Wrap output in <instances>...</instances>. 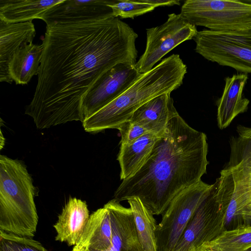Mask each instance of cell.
I'll use <instances>...</instances> for the list:
<instances>
[{
  "label": "cell",
  "mask_w": 251,
  "mask_h": 251,
  "mask_svg": "<svg viewBox=\"0 0 251 251\" xmlns=\"http://www.w3.org/2000/svg\"><path fill=\"white\" fill-rule=\"evenodd\" d=\"M251 251V249L250 251Z\"/></svg>",
  "instance_id": "29"
},
{
  "label": "cell",
  "mask_w": 251,
  "mask_h": 251,
  "mask_svg": "<svg viewBox=\"0 0 251 251\" xmlns=\"http://www.w3.org/2000/svg\"><path fill=\"white\" fill-rule=\"evenodd\" d=\"M72 251H84L83 250H81V249H73Z\"/></svg>",
  "instance_id": "27"
},
{
  "label": "cell",
  "mask_w": 251,
  "mask_h": 251,
  "mask_svg": "<svg viewBox=\"0 0 251 251\" xmlns=\"http://www.w3.org/2000/svg\"><path fill=\"white\" fill-rule=\"evenodd\" d=\"M114 0H63L50 8L41 20L47 25L105 20L113 16Z\"/></svg>",
  "instance_id": "11"
},
{
  "label": "cell",
  "mask_w": 251,
  "mask_h": 251,
  "mask_svg": "<svg viewBox=\"0 0 251 251\" xmlns=\"http://www.w3.org/2000/svg\"><path fill=\"white\" fill-rule=\"evenodd\" d=\"M179 14L189 23L212 31L251 29V3L241 0H187Z\"/></svg>",
  "instance_id": "5"
},
{
  "label": "cell",
  "mask_w": 251,
  "mask_h": 251,
  "mask_svg": "<svg viewBox=\"0 0 251 251\" xmlns=\"http://www.w3.org/2000/svg\"><path fill=\"white\" fill-rule=\"evenodd\" d=\"M179 4V0H114L109 6L115 18H134L158 6Z\"/></svg>",
  "instance_id": "22"
},
{
  "label": "cell",
  "mask_w": 251,
  "mask_h": 251,
  "mask_svg": "<svg viewBox=\"0 0 251 251\" xmlns=\"http://www.w3.org/2000/svg\"><path fill=\"white\" fill-rule=\"evenodd\" d=\"M200 251H215L212 249H208V248H203L201 249Z\"/></svg>",
  "instance_id": "26"
},
{
  "label": "cell",
  "mask_w": 251,
  "mask_h": 251,
  "mask_svg": "<svg viewBox=\"0 0 251 251\" xmlns=\"http://www.w3.org/2000/svg\"><path fill=\"white\" fill-rule=\"evenodd\" d=\"M211 187L201 180L181 191L172 200L156 226L157 251H174Z\"/></svg>",
  "instance_id": "7"
},
{
  "label": "cell",
  "mask_w": 251,
  "mask_h": 251,
  "mask_svg": "<svg viewBox=\"0 0 251 251\" xmlns=\"http://www.w3.org/2000/svg\"><path fill=\"white\" fill-rule=\"evenodd\" d=\"M111 216L112 238L106 251H144L137 234L130 208L113 199L105 204Z\"/></svg>",
  "instance_id": "14"
},
{
  "label": "cell",
  "mask_w": 251,
  "mask_h": 251,
  "mask_svg": "<svg viewBox=\"0 0 251 251\" xmlns=\"http://www.w3.org/2000/svg\"><path fill=\"white\" fill-rule=\"evenodd\" d=\"M118 129L121 135V146L130 145L143 135L150 133L142 126L130 120L122 124Z\"/></svg>",
  "instance_id": "24"
},
{
  "label": "cell",
  "mask_w": 251,
  "mask_h": 251,
  "mask_svg": "<svg viewBox=\"0 0 251 251\" xmlns=\"http://www.w3.org/2000/svg\"><path fill=\"white\" fill-rule=\"evenodd\" d=\"M161 134L148 133L130 145L121 146L117 157L121 180L133 176L142 168Z\"/></svg>",
  "instance_id": "17"
},
{
  "label": "cell",
  "mask_w": 251,
  "mask_h": 251,
  "mask_svg": "<svg viewBox=\"0 0 251 251\" xmlns=\"http://www.w3.org/2000/svg\"><path fill=\"white\" fill-rule=\"evenodd\" d=\"M146 31L145 50L135 65L140 74L151 70L169 51L182 42L193 39L198 31L195 25L186 21L180 14L175 13L169 14L164 24Z\"/></svg>",
  "instance_id": "9"
},
{
  "label": "cell",
  "mask_w": 251,
  "mask_h": 251,
  "mask_svg": "<svg viewBox=\"0 0 251 251\" xmlns=\"http://www.w3.org/2000/svg\"><path fill=\"white\" fill-rule=\"evenodd\" d=\"M217 186L216 180L173 251H200L225 230L226 209L218 200Z\"/></svg>",
  "instance_id": "8"
},
{
  "label": "cell",
  "mask_w": 251,
  "mask_h": 251,
  "mask_svg": "<svg viewBox=\"0 0 251 251\" xmlns=\"http://www.w3.org/2000/svg\"><path fill=\"white\" fill-rule=\"evenodd\" d=\"M32 178L23 161L0 155V230L34 236L38 222Z\"/></svg>",
  "instance_id": "4"
},
{
  "label": "cell",
  "mask_w": 251,
  "mask_h": 251,
  "mask_svg": "<svg viewBox=\"0 0 251 251\" xmlns=\"http://www.w3.org/2000/svg\"><path fill=\"white\" fill-rule=\"evenodd\" d=\"M207 152L206 134L177 114L169 121L142 168L123 180L114 199L120 202L138 197L153 215L163 214L178 193L206 173Z\"/></svg>",
  "instance_id": "2"
},
{
  "label": "cell",
  "mask_w": 251,
  "mask_h": 251,
  "mask_svg": "<svg viewBox=\"0 0 251 251\" xmlns=\"http://www.w3.org/2000/svg\"><path fill=\"white\" fill-rule=\"evenodd\" d=\"M187 67L178 54L163 59L141 75L121 95L106 106L85 119L82 126L86 132L96 133L116 128L129 121L133 113L150 100L171 93L183 83Z\"/></svg>",
  "instance_id": "3"
},
{
  "label": "cell",
  "mask_w": 251,
  "mask_h": 251,
  "mask_svg": "<svg viewBox=\"0 0 251 251\" xmlns=\"http://www.w3.org/2000/svg\"><path fill=\"white\" fill-rule=\"evenodd\" d=\"M0 251H47L38 241L0 230Z\"/></svg>",
  "instance_id": "23"
},
{
  "label": "cell",
  "mask_w": 251,
  "mask_h": 251,
  "mask_svg": "<svg viewBox=\"0 0 251 251\" xmlns=\"http://www.w3.org/2000/svg\"><path fill=\"white\" fill-rule=\"evenodd\" d=\"M177 114L171 93H165L143 104L129 120L141 125L150 133L160 135L170 119Z\"/></svg>",
  "instance_id": "16"
},
{
  "label": "cell",
  "mask_w": 251,
  "mask_h": 251,
  "mask_svg": "<svg viewBox=\"0 0 251 251\" xmlns=\"http://www.w3.org/2000/svg\"><path fill=\"white\" fill-rule=\"evenodd\" d=\"M195 51L207 60L231 67L240 73H251V29L215 31L203 29L193 38Z\"/></svg>",
  "instance_id": "6"
},
{
  "label": "cell",
  "mask_w": 251,
  "mask_h": 251,
  "mask_svg": "<svg viewBox=\"0 0 251 251\" xmlns=\"http://www.w3.org/2000/svg\"><path fill=\"white\" fill-rule=\"evenodd\" d=\"M43 50L42 44L30 43L15 51L9 63V71L16 84H26L34 75H38Z\"/></svg>",
  "instance_id": "19"
},
{
  "label": "cell",
  "mask_w": 251,
  "mask_h": 251,
  "mask_svg": "<svg viewBox=\"0 0 251 251\" xmlns=\"http://www.w3.org/2000/svg\"><path fill=\"white\" fill-rule=\"evenodd\" d=\"M86 201L70 198L53 225L56 232L55 240L75 246L80 239L90 218Z\"/></svg>",
  "instance_id": "15"
},
{
  "label": "cell",
  "mask_w": 251,
  "mask_h": 251,
  "mask_svg": "<svg viewBox=\"0 0 251 251\" xmlns=\"http://www.w3.org/2000/svg\"><path fill=\"white\" fill-rule=\"evenodd\" d=\"M215 251H249L251 249V224L226 230L201 249Z\"/></svg>",
  "instance_id": "21"
},
{
  "label": "cell",
  "mask_w": 251,
  "mask_h": 251,
  "mask_svg": "<svg viewBox=\"0 0 251 251\" xmlns=\"http://www.w3.org/2000/svg\"><path fill=\"white\" fill-rule=\"evenodd\" d=\"M138 34L119 18L46 26L38 81L25 114L43 129L84 121L83 98L115 65H135Z\"/></svg>",
  "instance_id": "1"
},
{
  "label": "cell",
  "mask_w": 251,
  "mask_h": 251,
  "mask_svg": "<svg viewBox=\"0 0 251 251\" xmlns=\"http://www.w3.org/2000/svg\"><path fill=\"white\" fill-rule=\"evenodd\" d=\"M242 217L245 224H251V202L243 210Z\"/></svg>",
  "instance_id": "25"
},
{
  "label": "cell",
  "mask_w": 251,
  "mask_h": 251,
  "mask_svg": "<svg viewBox=\"0 0 251 251\" xmlns=\"http://www.w3.org/2000/svg\"><path fill=\"white\" fill-rule=\"evenodd\" d=\"M248 79V74L240 73L225 78L222 95L216 102L217 124L220 129L228 126L237 115L248 110L250 100L243 97Z\"/></svg>",
  "instance_id": "13"
},
{
  "label": "cell",
  "mask_w": 251,
  "mask_h": 251,
  "mask_svg": "<svg viewBox=\"0 0 251 251\" xmlns=\"http://www.w3.org/2000/svg\"><path fill=\"white\" fill-rule=\"evenodd\" d=\"M63 0H0V20L19 23L41 19L50 8Z\"/></svg>",
  "instance_id": "18"
},
{
  "label": "cell",
  "mask_w": 251,
  "mask_h": 251,
  "mask_svg": "<svg viewBox=\"0 0 251 251\" xmlns=\"http://www.w3.org/2000/svg\"><path fill=\"white\" fill-rule=\"evenodd\" d=\"M135 66L119 63L101 75L84 95L82 111L84 120L125 92L141 75Z\"/></svg>",
  "instance_id": "10"
},
{
  "label": "cell",
  "mask_w": 251,
  "mask_h": 251,
  "mask_svg": "<svg viewBox=\"0 0 251 251\" xmlns=\"http://www.w3.org/2000/svg\"><path fill=\"white\" fill-rule=\"evenodd\" d=\"M127 201L132 213L139 241L144 251H157L155 238L157 224L153 215L138 197Z\"/></svg>",
  "instance_id": "20"
},
{
  "label": "cell",
  "mask_w": 251,
  "mask_h": 251,
  "mask_svg": "<svg viewBox=\"0 0 251 251\" xmlns=\"http://www.w3.org/2000/svg\"><path fill=\"white\" fill-rule=\"evenodd\" d=\"M250 187H251V179H250Z\"/></svg>",
  "instance_id": "28"
},
{
  "label": "cell",
  "mask_w": 251,
  "mask_h": 251,
  "mask_svg": "<svg viewBox=\"0 0 251 251\" xmlns=\"http://www.w3.org/2000/svg\"><path fill=\"white\" fill-rule=\"evenodd\" d=\"M36 31L32 21L7 23L0 20V81L12 83L9 65L15 51L32 43Z\"/></svg>",
  "instance_id": "12"
}]
</instances>
